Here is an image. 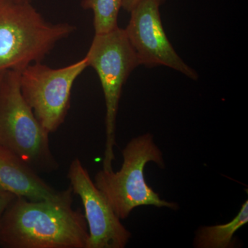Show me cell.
Masks as SVG:
<instances>
[{
    "label": "cell",
    "mask_w": 248,
    "mask_h": 248,
    "mask_svg": "<svg viewBox=\"0 0 248 248\" xmlns=\"http://www.w3.org/2000/svg\"><path fill=\"white\" fill-rule=\"evenodd\" d=\"M73 190L58 200L32 202L17 197L0 223L6 248H86L89 234L84 214L72 208Z\"/></svg>",
    "instance_id": "1"
},
{
    "label": "cell",
    "mask_w": 248,
    "mask_h": 248,
    "mask_svg": "<svg viewBox=\"0 0 248 248\" xmlns=\"http://www.w3.org/2000/svg\"><path fill=\"white\" fill-rule=\"evenodd\" d=\"M76 30L68 23L47 22L29 1L0 0V72L42 62Z\"/></svg>",
    "instance_id": "2"
},
{
    "label": "cell",
    "mask_w": 248,
    "mask_h": 248,
    "mask_svg": "<svg viewBox=\"0 0 248 248\" xmlns=\"http://www.w3.org/2000/svg\"><path fill=\"white\" fill-rule=\"evenodd\" d=\"M123 164L118 172H98L94 183L102 192L120 219L128 218L133 209L143 205L177 210V203L161 200L145 179V166L149 162L164 169L163 154L153 135H140L129 141L122 151Z\"/></svg>",
    "instance_id": "3"
},
{
    "label": "cell",
    "mask_w": 248,
    "mask_h": 248,
    "mask_svg": "<svg viewBox=\"0 0 248 248\" xmlns=\"http://www.w3.org/2000/svg\"><path fill=\"white\" fill-rule=\"evenodd\" d=\"M19 76V71H6L0 84V146L36 171L53 172L59 165L50 150L49 133L23 98Z\"/></svg>",
    "instance_id": "4"
},
{
    "label": "cell",
    "mask_w": 248,
    "mask_h": 248,
    "mask_svg": "<svg viewBox=\"0 0 248 248\" xmlns=\"http://www.w3.org/2000/svg\"><path fill=\"white\" fill-rule=\"evenodd\" d=\"M102 84L106 108V148L103 170L112 171L115 160L116 120L122 88L130 73L140 66L136 52L125 31L118 27L107 33L95 34L86 56Z\"/></svg>",
    "instance_id": "5"
},
{
    "label": "cell",
    "mask_w": 248,
    "mask_h": 248,
    "mask_svg": "<svg viewBox=\"0 0 248 248\" xmlns=\"http://www.w3.org/2000/svg\"><path fill=\"white\" fill-rule=\"evenodd\" d=\"M88 67L87 58L84 57L62 68H50L36 62L20 71L22 97L47 133L57 131L64 122L73 84Z\"/></svg>",
    "instance_id": "6"
},
{
    "label": "cell",
    "mask_w": 248,
    "mask_h": 248,
    "mask_svg": "<svg viewBox=\"0 0 248 248\" xmlns=\"http://www.w3.org/2000/svg\"><path fill=\"white\" fill-rule=\"evenodd\" d=\"M164 1L141 0L130 11V22L124 30L140 65L148 68L167 66L197 80V72L179 57L165 32L159 11Z\"/></svg>",
    "instance_id": "7"
},
{
    "label": "cell",
    "mask_w": 248,
    "mask_h": 248,
    "mask_svg": "<svg viewBox=\"0 0 248 248\" xmlns=\"http://www.w3.org/2000/svg\"><path fill=\"white\" fill-rule=\"evenodd\" d=\"M67 177L73 194L79 196L84 206L89 234L86 248H125L131 233L122 224L78 158L72 161Z\"/></svg>",
    "instance_id": "8"
},
{
    "label": "cell",
    "mask_w": 248,
    "mask_h": 248,
    "mask_svg": "<svg viewBox=\"0 0 248 248\" xmlns=\"http://www.w3.org/2000/svg\"><path fill=\"white\" fill-rule=\"evenodd\" d=\"M0 187L32 202L60 200L72 190L71 186L64 190H55L30 165L2 146H0Z\"/></svg>",
    "instance_id": "9"
},
{
    "label": "cell",
    "mask_w": 248,
    "mask_h": 248,
    "mask_svg": "<svg viewBox=\"0 0 248 248\" xmlns=\"http://www.w3.org/2000/svg\"><path fill=\"white\" fill-rule=\"evenodd\" d=\"M248 222V201L232 221L224 224L202 226L196 232L194 247L196 248H231L234 247V236Z\"/></svg>",
    "instance_id": "10"
},
{
    "label": "cell",
    "mask_w": 248,
    "mask_h": 248,
    "mask_svg": "<svg viewBox=\"0 0 248 248\" xmlns=\"http://www.w3.org/2000/svg\"><path fill=\"white\" fill-rule=\"evenodd\" d=\"M81 7L92 10L95 34H104L118 28L119 13L122 0H82Z\"/></svg>",
    "instance_id": "11"
},
{
    "label": "cell",
    "mask_w": 248,
    "mask_h": 248,
    "mask_svg": "<svg viewBox=\"0 0 248 248\" xmlns=\"http://www.w3.org/2000/svg\"><path fill=\"white\" fill-rule=\"evenodd\" d=\"M16 197L14 194L0 187V223L6 209Z\"/></svg>",
    "instance_id": "12"
},
{
    "label": "cell",
    "mask_w": 248,
    "mask_h": 248,
    "mask_svg": "<svg viewBox=\"0 0 248 248\" xmlns=\"http://www.w3.org/2000/svg\"><path fill=\"white\" fill-rule=\"evenodd\" d=\"M141 0H122V9L130 13Z\"/></svg>",
    "instance_id": "13"
},
{
    "label": "cell",
    "mask_w": 248,
    "mask_h": 248,
    "mask_svg": "<svg viewBox=\"0 0 248 248\" xmlns=\"http://www.w3.org/2000/svg\"><path fill=\"white\" fill-rule=\"evenodd\" d=\"M5 72H0V84H1V80H2L3 76H4Z\"/></svg>",
    "instance_id": "14"
},
{
    "label": "cell",
    "mask_w": 248,
    "mask_h": 248,
    "mask_svg": "<svg viewBox=\"0 0 248 248\" xmlns=\"http://www.w3.org/2000/svg\"><path fill=\"white\" fill-rule=\"evenodd\" d=\"M18 1H29V2H31V0H18Z\"/></svg>",
    "instance_id": "15"
}]
</instances>
